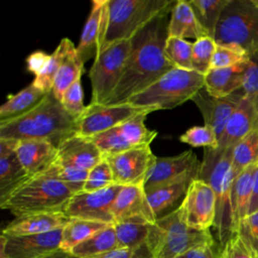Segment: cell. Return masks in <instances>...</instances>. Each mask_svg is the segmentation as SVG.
Wrapping results in <instances>:
<instances>
[{
	"instance_id": "cell-42",
	"label": "cell",
	"mask_w": 258,
	"mask_h": 258,
	"mask_svg": "<svg viewBox=\"0 0 258 258\" xmlns=\"http://www.w3.org/2000/svg\"><path fill=\"white\" fill-rule=\"evenodd\" d=\"M179 140L192 147L217 149L219 146V139L216 132L207 125L190 127L180 135Z\"/></svg>"
},
{
	"instance_id": "cell-36",
	"label": "cell",
	"mask_w": 258,
	"mask_h": 258,
	"mask_svg": "<svg viewBox=\"0 0 258 258\" xmlns=\"http://www.w3.org/2000/svg\"><path fill=\"white\" fill-rule=\"evenodd\" d=\"M149 112H144L136 115L122 125L118 126L123 137L129 142L132 147L148 146L155 139L157 132L146 127L144 121Z\"/></svg>"
},
{
	"instance_id": "cell-31",
	"label": "cell",
	"mask_w": 258,
	"mask_h": 258,
	"mask_svg": "<svg viewBox=\"0 0 258 258\" xmlns=\"http://www.w3.org/2000/svg\"><path fill=\"white\" fill-rule=\"evenodd\" d=\"M113 225L118 248H137L147 243L153 224L145 221H123Z\"/></svg>"
},
{
	"instance_id": "cell-41",
	"label": "cell",
	"mask_w": 258,
	"mask_h": 258,
	"mask_svg": "<svg viewBox=\"0 0 258 258\" xmlns=\"http://www.w3.org/2000/svg\"><path fill=\"white\" fill-rule=\"evenodd\" d=\"M116 184L113 177V172L108 160L104 157L97 165L89 170L83 191L91 192L102 190Z\"/></svg>"
},
{
	"instance_id": "cell-48",
	"label": "cell",
	"mask_w": 258,
	"mask_h": 258,
	"mask_svg": "<svg viewBox=\"0 0 258 258\" xmlns=\"http://www.w3.org/2000/svg\"><path fill=\"white\" fill-rule=\"evenodd\" d=\"M95 258H154V256L148 243H145L137 248H117Z\"/></svg>"
},
{
	"instance_id": "cell-4",
	"label": "cell",
	"mask_w": 258,
	"mask_h": 258,
	"mask_svg": "<svg viewBox=\"0 0 258 258\" xmlns=\"http://www.w3.org/2000/svg\"><path fill=\"white\" fill-rule=\"evenodd\" d=\"M233 147L205 148L199 178L206 181L216 196V228L222 246L232 236L231 188L235 175L232 172Z\"/></svg>"
},
{
	"instance_id": "cell-14",
	"label": "cell",
	"mask_w": 258,
	"mask_h": 258,
	"mask_svg": "<svg viewBox=\"0 0 258 258\" xmlns=\"http://www.w3.org/2000/svg\"><path fill=\"white\" fill-rule=\"evenodd\" d=\"M112 169L114 181L119 185H142L153 166L156 156L150 146L133 147L105 157Z\"/></svg>"
},
{
	"instance_id": "cell-32",
	"label": "cell",
	"mask_w": 258,
	"mask_h": 258,
	"mask_svg": "<svg viewBox=\"0 0 258 258\" xmlns=\"http://www.w3.org/2000/svg\"><path fill=\"white\" fill-rule=\"evenodd\" d=\"M83 73L84 63L79 58L77 47L74 45L64 57L55 76L51 90L54 97L60 101L63 93Z\"/></svg>"
},
{
	"instance_id": "cell-23",
	"label": "cell",
	"mask_w": 258,
	"mask_h": 258,
	"mask_svg": "<svg viewBox=\"0 0 258 258\" xmlns=\"http://www.w3.org/2000/svg\"><path fill=\"white\" fill-rule=\"evenodd\" d=\"M168 36L178 38L199 39L203 36H209L207 31L200 24L188 1H175L167 27Z\"/></svg>"
},
{
	"instance_id": "cell-9",
	"label": "cell",
	"mask_w": 258,
	"mask_h": 258,
	"mask_svg": "<svg viewBox=\"0 0 258 258\" xmlns=\"http://www.w3.org/2000/svg\"><path fill=\"white\" fill-rule=\"evenodd\" d=\"M131 49V39L115 42L101 50L89 72L92 104H105L116 89Z\"/></svg>"
},
{
	"instance_id": "cell-3",
	"label": "cell",
	"mask_w": 258,
	"mask_h": 258,
	"mask_svg": "<svg viewBox=\"0 0 258 258\" xmlns=\"http://www.w3.org/2000/svg\"><path fill=\"white\" fill-rule=\"evenodd\" d=\"M75 194L61 181L46 172L28 177L11 191L0 207L15 217L34 213L63 212Z\"/></svg>"
},
{
	"instance_id": "cell-18",
	"label": "cell",
	"mask_w": 258,
	"mask_h": 258,
	"mask_svg": "<svg viewBox=\"0 0 258 258\" xmlns=\"http://www.w3.org/2000/svg\"><path fill=\"white\" fill-rule=\"evenodd\" d=\"M112 214L115 223L145 221L154 224L157 220L148 205L142 185L122 186L113 203Z\"/></svg>"
},
{
	"instance_id": "cell-33",
	"label": "cell",
	"mask_w": 258,
	"mask_h": 258,
	"mask_svg": "<svg viewBox=\"0 0 258 258\" xmlns=\"http://www.w3.org/2000/svg\"><path fill=\"white\" fill-rule=\"evenodd\" d=\"M73 46L74 43L69 38L66 37L60 40L54 51L50 54V57L42 71L37 76H35L32 84L36 88L45 93L51 92L57 71Z\"/></svg>"
},
{
	"instance_id": "cell-35",
	"label": "cell",
	"mask_w": 258,
	"mask_h": 258,
	"mask_svg": "<svg viewBox=\"0 0 258 258\" xmlns=\"http://www.w3.org/2000/svg\"><path fill=\"white\" fill-rule=\"evenodd\" d=\"M258 162V130L253 131L233 147L232 172L235 176Z\"/></svg>"
},
{
	"instance_id": "cell-26",
	"label": "cell",
	"mask_w": 258,
	"mask_h": 258,
	"mask_svg": "<svg viewBox=\"0 0 258 258\" xmlns=\"http://www.w3.org/2000/svg\"><path fill=\"white\" fill-rule=\"evenodd\" d=\"M32 83L14 95H10L0 108V122L23 116L36 107L47 95Z\"/></svg>"
},
{
	"instance_id": "cell-50",
	"label": "cell",
	"mask_w": 258,
	"mask_h": 258,
	"mask_svg": "<svg viewBox=\"0 0 258 258\" xmlns=\"http://www.w3.org/2000/svg\"><path fill=\"white\" fill-rule=\"evenodd\" d=\"M49 57L50 54H46L43 51H35L31 53L26 59L28 71L37 76L42 71Z\"/></svg>"
},
{
	"instance_id": "cell-19",
	"label": "cell",
	"mask_w": 258,
	"mask_h": 258,
	"mask_svg": "<svg viewBox=\"0 0 258 258\" xmlns=\"http://www.w3.org/2000/svg\"><path fill=\"white\" fill-rule=\"evenodd\" d=\"M255 130H258V112L253 103L245 96L228 120L219 138L218 148L234 147Z\"/></svg>"
},
{
	"instance_id": "cell-45",
	"label": "cell",
	"mask_w": 258,
	"mask_h": 258,
	"mask_svg": "<svg viewBox=\"0 0 258 258\" xmlns=\"http://www.w3.org/2000/svg\"><path fill=\"white\" fill-rule=\"evenodd\" d=\"M82 76H80L63 93L60 103L69 114L78 119L86 110L84 105V94L81 84Z\"/></svg>"
},
{
	"instance_id": "cell-28",
	"label": "cell",
	"mask_w": 258,
	"mask_h": 258,
	"mask_svg": "<svg viewBox=\"0 0 258 258\" xmlns=\"http://www.w3.org/2000/svg\"><path fill=\"white\" fill-rule=\"evenodd\" d=\"M118 248L114 225H109L75 246L69 253L75 258H95Z\"/></svg>"
},
{
	"instance_id": "cell-30",
	"label": "cell",
	"mask_w": 258,
	"mask_h": 258,
	"mask_svg": "<svg viewBox=\"0 0 258 258\" xmlns=\"http://www.w3.org/2000/svg\"><path fill=\"white\" fill-rule=\"evenodd\" d=\"M28 177L30 175L19 161L16 152L0 155V201Z\"/></svg>"
},
{
	"instance_id": "cell-46",
	"label": "cell",
	"mask_w": 258,
	"mask_h": 258,
	"mask_svg": "<svg viewBox=\"0 0 258 258\" xmlns=\"http://www.w3.org/2000/svg\"><path fill=\"white\" fill-rule=\"evenodd\" d=\"M234 234H238L258 258V211L243 218Z\"/></svg>"
},
{
	"instance_id": "cell-49",
	"label": "cell",
	"mask_w": 258,
	"mask_h": 258,
	"mask_svg": "<svg viewBox=\"0 0 258 258\" xmlns=\"http://www.w3.org/2000/svg\"><path fill=\"white\" fill-rule=\"evenodd\" d=\"M178 258H220V253H217L216 243H207L190 249Z\"/></svg>"
},
{
	"instance_id": "cell-2",
	"label": "cell",
	"mask_w": 258,
	"mask_h": 258,
	"mask_svg": "<svg viewBox=\"0 0 258 258\" xmlns=\"http://www.w3.org/2000/svg\"><path fill=\"white\" fill-rule=\"evenodd\" d=\"M78 119L73 117L52 91L31 111L21 117L0 122V138L46 140L58 146L77 134Z\"/></svg>"
},
{
	"instance_id": "cell-38",
	"label": "cell",
	"mask_w": 258,
	"mask_h": 258,
	"mask_svg": "<svg viewBox=\"0 0 258 258\" xmlns=\"http://www.w3.org/2000/svg\"><path fill=\"white\" fill-rule=\"evenodd\" d=\"M192 47L194 42L183 38L168 36L164 44V53L175 68L194 71Z\"/></svg>"
},
{
	"instance_id": "cell-29",
	"label": "cell",
	"mask_w": 258,
	"mask_h": 258,
	"mask_svg": "<svg viewBox=\"0 0 258 258\" xmlns=\"http://www.w3.org/2000/svg\"><path fill=\"white\" fill-rule=\"evenodd\" d=\"M109 225L110 224L103 222L72 218L62 228L60 249L66 252H70L75 246Z\"/></svg>"
},
{
	"instance_id": "cell-39",
	"label": "cell",
	"mask_w": 258,
	"mask_h": 258,
	"mask_svg": "<svg viewBox=\"0 0 258 258\" xmlns=\"http://www.w3.org/2000/svg\"><path fill=\"white\" fill-rule=\"evenodd\" d=\"M89 139L99 148L104 157L115 155L133 148L123 137L118 127L96 134L92 137H89Z\"/></svg>"
},
{
	"instance_id": "cell-21",
	"label": "cell",
	"mask_w": 258,
	"mask_h": 258,
	"mask_svg": "<svg viewBox=\"0 0 258 258\" xmlns=\"http://www.w3.org/2000/svg\"><path fill=\"white\" fill-rule=\"evenodd\" d=\"M70 220L63 212L34 213L15 217L2 231L6 236L42 234L61 229Z\"/></svg>"
},
{
	"instance_id": "cell-34",
	"label": "cell",
	"mask_w": 258,
	"mask_h": 258,
	"mask_svg": "<svg viewBox=\"0 0 258 258\" xmlns=\"http://www.w3.org/2000/svg\"><path fill=\"white\" fill-rule=\"evenodd\" d=\"M230 0H190L191 6L200 24L208 35L215 37L216 29L224 8Z\"/></svg>"
},
{
	"instance_id": "cell-52",
	"label": "cell",
	"mask_w": 258,
	"mask_h": 258,
	"mask_svg": "<svg viewBox=\"0 0 258 258\" xmlns=\"http://www.w3.org/2000/svg\"><path fill=\"white\" fill-rule=\"evenodd\" d=\"M39 258H75V257L72 256L69 252H66L61 249H58L56 251L48 253V254H46L44 256H41Z\"/></svg>"
},
{
	"instance_id": "cell-20",
	"label": "cell",
	"mask_w": 258,
	"mask_h": 258,
	"mask_svg": "<svg viewBox=\"0 0 258 258\" xmlns=\"http://www.w3.org/2000/svg\"><path fill=\"white\" fill-rule=\"evenodd\" d=\"M16 154L26 172L33 176L44 172L55 162L58 148L46 140L27 139L18 142Z\"/></svg>"
},
{
	"instance_id": "cell-6",
	"label": "cell",
	"mask_w": 258,
	"mask_h": 258,
	"mask_svg": "<svg viewBox=\"0 0 258 258\" xmlns=\"http://www.w3.org/2000/svg\"><path fill=\"white\" fill-rule=\"evenodd\" d=\"M204 87L205 75L174 68L145 90L131 97L127 104L153 111L172 109L191 100Z\"/></svg>"
},
{
	"instance_id": "cell-8",
	"label": "cell",
	"mask_w": 258,
	"mask_h": 258,
	"mask_svg": "<svg viewBox=\"0 0 258 258\" xmlns=\"http://www.w3.org/2000/svg\"><path fill=\"white\" fill-rule=\"evenodd\" d=\"M217 44L238 45L247 52L258 49V0H230L217 25Z\"/></svg>"
},
{
	"instance_id": "cell-47",
	"label": "cell",
	"mask_w": 258,
	"mask_h": 258,
	"mask_svg": "<svg viewBox=\"0 0 258 258\" xmlns=\"http://www.w3.org/2000/svg\"><path fill=\"white\" fill-rule=\"evenodd\" d=\"M220 258H257V256L238 234H233L221 249Z\"/></svg>"
},
{
	"instance_id": "cell-44",
	"label": "cell",
	"mask_w": 258,
	"mask_h": 258,
	"mask_svg": "<svg viewBox=\"0 0 258 258\" xmlns=\"http://www.w3.org/2000/svg\"><path fill=\"white\" fill-rule=\"evenodd\" d=\"M242 89L258 112V49L248 52Z\"/></svg>"
},
{
	"instance_id": "cell-1",
	"label": "cell",
	"mask_w": 258,
	"mask_h": 258,
	"mask_svg": "<svg viewBox=\"0 0 258 258\" xmlns=\"http://www.w3.org/2000/svg\"><path fill=\"white\" fill-rule=\"evenodd\" d=\"M168 14L151 20L131 38V49L122 77L104 105H121L145 90L175 67L164 53Z\"/></svg>"
},
{
	"instance_id": "cell-43",
	"label": "cell",
	"mask_w": 258,
	"mask_h": 258,
	"mask_svg": "<svg viewBox=\"0 0 258 258\" xmlns=\"http://www.w3.org/2000/svg\"><path fill=\"white\" fill-rule=\"evenodd\" d=\"M248 59V52L238 45L217 44L211 69L230 68Z\"/></svg>"
},
{
	"instance_id": "cell-25",
	"label": "cell",
	"mask_w": 258,
	"mask_h": 258,
	"mask_svg": "<svg viewBox=\"0 0 258 258\" xmlns=\"http://www.w3.org/2000/svg\"><path fill=\"white\" fill-rule=\"evenodd\" d=\"M258 165L254 163L239 173L232 184L231 188V212H232V235L235 233L239 222L249 214L253 173Z\"/></svg>"
},
{
	"instance_id": "cell-13",
	"label": "cell",
	"mask_w": 258,
	"mask_h": 258,
	"mask_svg": "<svg viewBox=\"0 0 258 258\" xmlns=\"http://www.w3.org/2000/svg\"><path fill=\"white\" fill-rule=\"evenodd\" d=\"M184 223L191 229L210 230L216 220V196L203 179L191 181L183 201L179 205Z\"/></svg>"
},
{
	"instance_id": "cell-10",
	"label": "cell",
	"mask_w": 258,
	"mask_h": 258,
	"mask_svg": "<svg viewBox=\"0 0 258 258\" xmlns=\"http://www.w3.org/2000/svg\"><path fill=\"white\" fill-rule=\"evenodd\" d=\"M154 112L151 109L135 107L130 104L104 105L92 104L78 118L77 134L86 138L113 129L135 117L138 114Z\"/></svg>"
},
{
	"instance_id": "cell-27",
	"label": "cell",
	"mask_w": 258,
	"mask_h": 258,
	"mask_svg": "<svg viewBox=\"0 0 258 258\" xmlns=\"http://www.w3.org/2000/svg\"><path fill=\"white\" fill-rule=\"evenodd\" d=\"M195 178H185L178 180L145 194L148 205L156 219L160 218V215L168 209L176 206L179 201H183L189 184Z\"/></svg>"
},
{
	"instance_id": "cell-51",
	"label": "cell",
	"mask_w": 258,
	"mask_h": 258,
	"mask_svg": "<svg viewBox=\"0 0 258 258\" xmlns=\"http://www.w3.org/2000/svg\"><path fill=\"white\" fill-rule=\"evenodd\" d=\"M258 211V165L253 173V186H252V198L249 209V214ZM248 214V215H249Z\"/></svg>"
},
{
	"instance_id": "cell-22",
	"label": "cell",
	"mask_w": 258,
	"mask_h": 258,
	"mask_svg": "<svg viewBox=\"0 0 258 258\" xmlns=\"http://www.w3.org/2000/svg\"><path fill=\"white\" fill-rule=\"evenodd\" d=\"M57 158L77 167L91 170L104 159V156L89 138L75 134L58 146Z\"/></svg>"
},
{
	"instance_id": "cell-17",
	"label": "cell",
	"mask_w": 258,
	"mask_h": 258,
	"mask_svg": "<svg viewBox=\"0 0 258 258\" xmlns=\"http://www.w3.org/2000/svg\"><path fill=\"white\" fill-rule=\"evenodd\" d=\"M108 18V0H94L77 46V53L83 63L95 57L104 40Z\"/></svg>"
},
{
	"instance_id": "cell-12",
	"label": "cell",
	"mask_w": 258,
	"mask_h": 258,
	"mask_svg": "<svg viewBox=\"0 0 258 258\" xmlns=\"http://www.w3.org/2000/svg\"><path fill=\"white\" fill-rule=\"evenodd\" d=\"M121 188L122 185L114 184L102 190L75 194L64 207L63 213L70 219L78 218L113 225L115 221L112 206Z\"/></svg>"
},
{
	"instance_id": "cell-15",
	"label": "cell",
	"mask_w": 258,
	"mask_h": 258,
	"mask_svg": "<svg viewBox=\"0 0 258 258\" xmlns=\"http://www.w3.org/2000/svg\"><path fill=\"white\" fill-rule=\"evenodd\" d=\"M61 229L24 236L0 237V258H39L60 249Z\"/></svg>"
},
{
	"instance_id": "cell-7",
	"label": "cell",
	"mask_w": 258,
	"mask_h": 258,
	"mask_svg": "<svg viewBox=\"0 0 258 258\" xmlns=\"http://www.w3.org/2000/svg\"><path fill=\"white\" fill-rule=\"evenodd\" d=\"M215 242L210 230L189 228L182 219L180 207L158 218L147 241L154 258H178L198 246Z\"/></svg>"
},
{
	"instance_id": "cell-24",
	"label": "cell",
	"mask_w": 258,
	"mask_h": 258,
	"mask_svg": "<svg viewBox=\"0 0 258 258\" xmlns=\"http://www.w3.org/2000/svg\"><path fill=\"white\" fill-rule=\"evenodd\" d=\"M247 60L230 68L211 69L205 75V88L214 97H227L242 88Z\"/></svg>"
},
{
	"instance_id": "cell-37",
	"label": "cell",
	"mask_w": 258,
	"mask_h": 258,
	"mask_svg": "<svg viewBox=\"0 0 258 258\" xmlns=\"http://www.w3.org/2000/svg\"><path fill=\"white\" fill-rule=\"evenodd\" d=\"M44 172L61 181L74 194L83 191L86 179L89 174V170L77 167L58 158Z\"/></svg>"
},
{
	"instance_id": "cell-16",
	"label": "cell",
	"mask_w": 258,
	"mask_h": 258,
	"mask_svg": "<svg viewBox=\"0 0 258 258\" xmlns=\"http://www.w3.org/2000/svg\"><path fill=\"white\" fill-rule=\"evenodd\" d=\"M244 97L245 92L242 88L227 97L217 98L209 94L204 87L196 93L191 98V101L200 109L205 125L213 128L219 139L228 120Z\"/></svg>"
},
{
	"instance_id": "cell-40",
	"label": "cell",
	"mask_w": 258,
	"mask_h": 258,
	"mask_svg": "<svg viewBox=\"0 0 258 258\" xmlns=\"http://www.w3.org/2000/svg\"><path fill=\"white\" fill-rule=\"evenodd\" d=\"M216 47L217 43L211 36H203L195 40L192 47V70L199 74L206 75L211 70Z\"/></svg>"
},
{
	"instance_id": "cell-11",
	"label": "cell",
	"mask_w": 258,
	"mask_h": 258,
	"mask_svg": "<svg viewBox=\"0 0 258 258\" xmlns=\"http://www.w3.org/2000/svg\"><path fill=\"white\" fill-rule=\"evenodd\" d=\"M201 163L191 150L174 156L156 157L143 184L145 194L185 178H199Z\"/></svg>"
},
{
	"instance_id": "cell-5",
	"label": "cell",
	"mask_w": 258,
	"mask_h": 258,
	"mask_svg": "<svg viewBox=\"0 0 258 258\" xmlns=\"http://www.w3.org/2000/svg\"><path fill=\"white\" fill-rule=\"evenodd\" d=\"M174 3L173 0H108L107 27L98 53L115 42L131 39L157 16L169 14Z\"/></svg>"
}]
</instances>
